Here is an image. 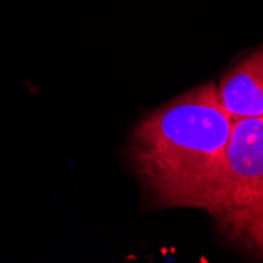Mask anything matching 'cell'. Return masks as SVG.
<instances>
[{
  "label": "cell",
  "mask_w": 263,
  "mask_h": 263,
  "mask_svg": "<svg viewBox=\"0 0 263 263\" xmlns=\"http://www.w3.org/2000/svg\"><path fill=\"white\" fill-rule=\"evenodd\" d=\"M232 126L213 82L140 118L129 137L128 159L153 208L213 211Z\"/></svg>",
  "instance_id": "6da1fadb"
},
{
  "label": "cell",
  "mask_w": 263,
  "mask_h": 263,
  "mask_svg": "<svg viewBox=\"0 0 263 263\" xmlns=\"http://www.w3.org/2000/svg\"><path fill=\"white\" fill-rule=\"evenodd\" d=\"M263 202V118L233 122L226 169L210 216L218 222Z\"/></svg>",
  "instance_id": "7a4b0ae2"
},
{
  "label": "cell",
  "mask_w": 263,
  "mask_h": 263,
  "mask_svg": "<svg viewBox=\"0 0 263 263\" xmlns=\"http://www.w3.org/2000/svg\"><path fill=\"white\" fill-rule=\"evenodd\" d=\"M216 90L233 122L263 118V44L229 68Z\"/></svg>",
  "instance_id": "3957f363"
},
{
  "label": "cell",
  "mask_w": 263,
  "mask_h": 263,
  "mask_svg": "<svg viewBox=\"0 0 263 263\" xmlns=\"http://www.w3.org/2000/svg\"><path fill=\"white\" fill-rule=\"evenodd\" d=\"M219 230L252 257L263 260V202L216 222Z\"/></svg>",
  "instance_id": "277c9868"
}]
</instances>
